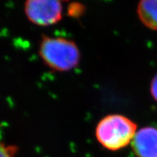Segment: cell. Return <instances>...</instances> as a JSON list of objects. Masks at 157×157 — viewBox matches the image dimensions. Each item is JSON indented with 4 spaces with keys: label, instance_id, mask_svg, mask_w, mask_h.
<instances>
[{
    "label": "cell",
    "instance_id": "cell-6",
    "mask_svg": "<svg viewBox=\"0 0 157 157\" xmlns=\"http://www.w3.org/2000/svg\"><path fill=\"white\" fill-rule=\"evenodd\" d=\"M15 151V147L6 146L4 143L0 142V157H13Z\"/></svg>",
    "mask_w": 157,
    "mask_h": 157
},
{
    "label": "cell",
    "instance_id": "cell-2",
    "mask_svg": "<svg viewBox=\"0 0 157 157\" xmlns=\"http://www.w3.org/2000/svg\"><path fill=\"white\" fill-rule=\"evenodd\" d=\"M39 54L44 63L57 71L73 69L80 60V51L73 41L63 37L43 36Z\"/></svg>",
    "mask_w": 157,
    "mask_h": 157
},
{
    "label": "cell",
    "instance_id": "cell-4",
    "mask_svg": "<svg viewBox=\"0 0 157 157\" xmlns=\"http://www.w3.org/2000/svg\"><path fill=\"white\" fill-rule=\"evenodd\" d=\"M131 147L137 157H157V129L144 127L138 129Z\"/></svg>",
    "mask_w": 157,
    "mask_h": 157
},
{
    "label": "cell",
    "instance_id": "cell-5",
    "mask_svg": "<svg viewBox=\"0 0 157 157\" xmlns=\"http://www.w3.org/2000/svg\"><path fill=\"white\" fill-rule=\"evenodd\" d=\"M139 19L145 26L157 31V0H143L137 8Z\"/></svg>",
    "mask_w": 157,
    "mask_h": 157
},
{
    "label": "cell",
    "instance_id": "cell-7",
    "mask_svg": "<svg viewBox=\"0 0 157 157\" xmlns=\"http://www.w3.org/2000/svg\"><path fill=\"white\" fill-rule=\"evenodd\" d=\"M151 94L152 98L156 102H157V74L152 78L151 82Z\"/></svg>",
    "mask_w": 157,
    "mask_h": 157
},
{
    "label": "cell",
    "instance_id": "cell-1",
    "mask_svg": "<svg viewBox=\"0 0 157 157\" xmlns=\"http://www.w3.org/2000/svg\"><path fill=\"white\" fill-rule=\"evenodd\" d=\"M137 131L136 123L121 114H110L98 124L95 136L107 150L116 151L131 144Z\"/></svg>",
    "mask_w": 157,
    "mask_h": 157
},
{
    "label": "cell",
    "instance_id": "cell-3",
    "mask_svg": "<svg viewBox=\"0 0 157 157\" xmlns=\"http://www.w3.org/2000/svg\"><path fill=\"white\" fill-rule=\"evenodd\" d=\"M24 10L29 21L40 26H48L58 23L63 16L61 2L53 0H29Z\"/></svg>",
    "mask_w": 157,
    "mask_h": 157
}]
</instances>
